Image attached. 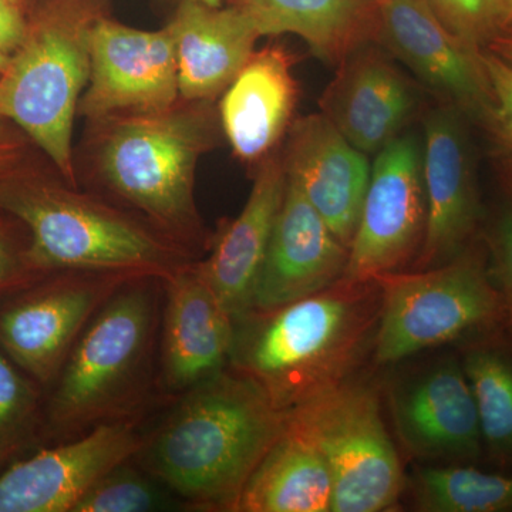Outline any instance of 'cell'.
I'll return each instance as SVG.
<instances>
[{
    "label": "cell",
    "instance_id": "7402d4cb",
    "mask_svg": "<svg viewBox=\"0 0 512 512\" xmlns=\"http://www.w3.org/2000/svg\"><path fill=\"white\" fill-rule=\"evenodd\" d=\"M285 49L252 53L221 101V120L234 153L245 161L264 157L291 124L298 83Z\"/></svg>",
    "mask_w": 512,
    "mask_h": 512
},
{
    "label": "cell",
    "instance_id": "6da1fadb",
    "mask_svg": "<svg viewBox=\"0 0 512 512\" xmlns=\"http://www.w3.org/2000/svg\"><path fill=\"white\" fill-rule=\"evenodd\" d=\"M382 292L376 279L338 284L235 318L229 367L288 413L352 379L373 350Z\"/></svg>",
    "mask_w": 512,
    "mask_h": 512
},
{
    "label": "cell",
    "instance_id": "1f68e13d",
    "mask_svg": "<svg viewBox=\"0 0 512 512\" xmlns=\"http://www.w3.org/2000/svg\"><path fill=\"white\" fill-rule=\"evenodd\" d=\"M28 23L23 20L19 5L12 0H0V47L6 53L15 52L23 42Z\"/></svg>",
    "mask_w": 512,
    "mask_h": 512
},
{
    "label": "cell",
    "instance_id": "52a82bcc",
    "mask_svg": "<svg viewBox=\"0 0 512 512\" xmlns=\"http://www.w3.org/2000/svg\"><path fill=\"white\" fill-rule=\"evenodd\" d=\"M286 424L319 448L333 480L332 512L392 511L406 477L370 384H340L286 413Z\"/></svg>",
    "mask_w": 512,
    "mask_h": 512
},
{
    "label": "cell",
    "instance_id": "4fadbf2b",
    "mask_svg": "<svg viewBox=\"0 0 512 512\" xmlns=\"http://www.w3.org/2000/svg\"><path fill=\"white\" fill-rule=\"evenodd\" d=\"M389 403L410 456L443 464H468L483 456L476 402L457 357H443L397 380Z\"/></svg>",
    "mask_w": 512,
    "mask_h": 512
},
{
    "label": "cell",
    "instance_id": "4dcf8cb0",
    "mask_svg": "<svg viewBox=\"0 0 512 512\" xmlns=\"http://www.w3.org/2000/svg\"><path fill=\"white\" fill-rule=\"evenodd\" d=\"M493 93V113L488 127L512 153V64L491 50L481 52Z\"/></svg>",
    "mask_w": 512,
    "mask_h": 512
},
{
    "label": "cell",
    "instance_id": "ba28073f",
    "mask_svg": "<svg viewBox=\"0 0 512 512\" xmlns=\"http://www.w3.org/2000/svg\"><path fill=\"white\" fill-rule=\"evenodd\" d=\"M204 116L173 107L136 114L114 127L104 144L101 168L111 187L158 224L194 234V174L207 147Z\"/></svg>",
    "mask_w": 512,
    "mask_h": 512
},
{
    "label": "cell",
    "instance_id": "836d02e7",
    "mask_svg": "<svg viewBox=\"0 0 512 512\" xmlns=\"http://www.w3.org/2000/svg\"><path fill=\"white\" fill-rule=\"evenodd\" d=\"M18 154V143L10 136L0 119V181Z\"/></svg>",
    "mask_w": 512,
    "mask_h": 512
},
{
    "label": "cell",
    "instance_id": "603a6c76",
    "mask_svg": "<svg viewBox=\"0 0 512 512\" xmlns=\"http://www.w3.org/2000/svg\"><path fill=\"white\" fill-rule=\"evenodd\" d=\"M332 505L333 480L325 457L285 423L245 485L235 512H332Z\"/></svg>",
    "mask_w": 512,
    "mask_h": 512
},
{
    "label": "cell",
    "instance_id": "5bb4252c",
    "mask_svg": "<svg viewBox=\"0 0 512 512\" xmlns=\"http://www.w3.org/2000/svg\"><path fill=\"white\" fill-rule=\"evenodd\" d=\"M143 446L131 421L97 424L86 436L6 470L0 476V512H73L101 478Z\"/></svg>",
    "mask_w": 512,
    "mask_h": 512
},
{
    "label": "cell",
    "instance_id": "8fae6325",
    "mask_svg": "<svg viewBox=\"0 0 512 512\" xmlns=\"http://www.w3.org/2000/svg\"><path fill=\"white\" fill-rule=\"evenodd\" d=\"M370 37L450 106L488 126L493 93L481 52L453 35L426 0L372 3Z\"/></svg>",
    "mask_w": 512,
    "mask_h": 512
},
{
    "label": "cell",
    "instance_id": "8d00e7d4",
    "mask_svg": "<svg viewBox=\"0 0 512 512\" xmlns=\"http://www.w3.org/2000/svg\"><path fill=\"white\" fill-rule=\"evenodd\" d=\"M9 59V53H6L5 50H2V47H0V73H2L3 70L6 69V66H8Z\"/></svg>",
    "mask_w": 512,
    "mask_h": 512
},
{
    "label": "cell",
    "instance_id": "e575fe53",
    "mask_svg": "<svg viewBox=\"0 0 512 512\" xmlns=\"http://www.w3.org/2000/svg\"><path fill=\"white\" fill-rule=\"evenodd\" d=\"M487 49L512 64V35L498 36L497 39L490 43Z\"/></svg>",
    "mask_w": 512,
    "mask_h": 512
},
{
    "label": "cell",
    "instance_id": "9a60e30c",
    "mask_svg": "<svg viewBox=\"0 0 512 512\" xmlns=\"http://www.w3.org/2000/svg\"><path fill=\"white\" fill-rule=\"evenodd\" d=\"M456 107L431 111L424 123L423 180L427 225L419 269L446 264L474 241L480 194L466 127Z\"/></svg>",
    "mask_w": 512,
    "mask_h": 512
},
{
    "label": "cell",
    "instance_id": "d6a6232c",
    "mask_svg": "<svg viewBox=\"0 0 512 512\" xmlns=\"http://www.w3.org/2000/svg\"><path fill=\"white\" fill-rule=\"evenodd\" d=\"M18 276V264L6 242L0 238V291L12 284Z\"/></svg>",
    "mask_w": 512,
    "mask_h": 512
},
{
    "label": "cell",
    "instance_id": "74e56055",
    "mask_svg": "<svg viewBox=\"0 0 512 512\" xmlns=\"http://www.w3.org/2000/svg\"><path fill=\"white\" fill-rule=\"evenodd\" d=\"M191 2H200V3H204V5H208V6H221L222 5V0H191Z\"/></svg>",
    "mask_w": 512,
    "mask_h": 512
},
{
    "label": "cell",
    "instance_id": "ab89813d",
    "mask_svg": "<svg viewBox=\"0 0 512 512\" xmlns=\"http://www.w3.org/2000/svg\"><path fill=\"white\" fill-rule=\"evenodd\" d=\"M367 2H369V3H375V2H379V0H367Z\"/></svg>",
    "mask_w": 512,
    "mask_h": 512
},
{
    "label": "cell",
    "instance_id": "e0dca14e",
    "mask_svg": "<svg viewBox=\"0 0 512 512\" xmlns=\"http://www.w3.org/2000/svg\"><path fill=\"white\" fill-rule=\"evenodd\" d=\"M163 285L161 379L167 392L183 394L227 369L235 319L195 265L164 279Z\"/></svg>",
    "mask_w": 512,
    "mask_h": 512
},
{
    "label": "cell",
    "instance_id": "5b68a950",
    "mask_svg": "<svg viewBox=\"0 0 512 512\" xmlns=\"http://www.w3.org/2000/svg\"><path fill=\"white\" fill-rule=\"evenodd\" d=\"M94 15L83 0H55L40 10L0 73V119L12 120L73 178L72 131L90 77Z\"/></svg>",
    "mask_w": 512,
    "mask_h": 512
},
{
    "label": "cell",
    "instance_id": "d6986e66",
    "mask_svg": "<svg viewBox=\"0 0 512 512\" xmlns=\"http://www.w3.org/2000/svg\"><path fill=\"white\" fill-rule=\"evenodd\" d=\"M284 165L288 180L350 248L372 174L367 154L322 113L311 114L293 124Z\"/></svg>",
    "mask_w": 512,
    "mask_h": 512
},
{
    "label": "cell",
    "instance_id": "f35d334b",
    "mask_svg": "<svg viewBox=\"0 0 512 512\" xmlns=\"http://www.w3.org/2000/svg\"><path fill=\"white\" fill-rule=\"evenodd\" d=\"M12 2H15L16 5H20V2H22V0H12Z\"/></svg>",
    "mask_w": 512,
    "mask_h": 512
},
{
    "label": "cell",
    "instance_id": "f546056e",
    "mask_svg": "<svg viewBox=\"0 0 512 512\" xmlns=\"http://www.w3.org/2000/svg\"><path fill=\"white\" fill-rule=\"evenodd\" d=\"M483 242L487 249L488 266L505 313V328L512 333V181L495 208L485 229Z\"/></svg>",
    "mask_w": 512,
    "mask_h": 512
},
{
    "label": "cell",
    "instance_id": "7a4b0ae2",
    "mask_svg": "<svg viewBox=\"0 0 512 512\" xmlns=\"http://www.w3.org/2000/svg\"><path fill=\"white\" fill-rule=\"evenodd\" d=\"M285 423L286 413L229 367L181 394L140 453L151 476L191 507L235 512Z\"/></svg>",
    "mask_w": 512,
    "mask_h": 512
},
{
    "label": "cell",
    "instance_id": "f1b7e54d",
    "mask_svg": "<svg viewBox=\"0 0 512 512\" xmlns=\"http://www.w3.org/2000/svg\"><path fill=\"white\" fill-rule=\"evenodd\" d=\"M0 348V456L16 446L29 429L36 409L32 384Z\"/></svg>",
    "mask_w": 512,
    "mask_h": 512
},
{
    "label": "cell",
    "instance_id": "8992f818",
    "mask_svg": "<svg viewBox=\"0 0 512 512\" xmlns=\"http://www.w3.org/2000/svg\"><path fill=\"white\" fill-rule=\"evenodd\" d=\"M382 292L373 343L377 365L505 328L484 242L474 239L446 264L376 278Z\"/></svg>",
    "mask_w": 512,
    "mask_h": 512
},
{
    "label": "cell",
    "instance_id": "83f0119b",
    "mask_svg": "<svg viewBox=\"0 0 512 512\" xmlns=\"http://www.w3.org/2000/svg\"><path fill=\"white\" fill-rule=\"evenodd\" d=\"M434 15L470 49L483 52L498 36L504 23L500 0H426Z\"/></svg>",
    "mask_w": 512,
    "mask_h": 512
},
{
    "label": "cell",
    "instance_id": "30bf717a",
    "mask_svg": "<svg viewBox=\"0 0 512 512\" xmlns=\"http://www.w3.org/2000/svg\"><path fill=\"white\" fill-rule=\"evenodd\" d=\"M134 278L77 272L23 293L0 308V348L37 383L52 382L87 323Z\"/></svg>",
    "mask_w": 512,
    "mask_h": 512
},
{
    "label": "cell",
    "instance_id": "9c48e42d",
    "mask_svg": "<svg viewBox=\"0 0 512 512\" xmlns=\"http://www.w3.org/2000/svg\"><path fill=\"white\" fill-rule=\"evenodd\" d=\"M343 281H373L419 256L427 225L423 148L412 134L376 154Z\"/></svg>",
    "mask_w": 512,
    "mask_h": 512
},
{
    "label": "cell",
    "instance_id": "3957f363",
    "mask_svg": "<svg viewBox=\"0 0 512 512\" xmlns=\"http://www.w3.org/2000/svg\"><path fill=\"white\" fill-rule=\"evenodd\" d=\"M158 281L143 276L121 285L74 343L49 406L60 433L126 420L143 402L158 329Z\"/></svg>",
    "mask_w": 512,
    "mask_h": 512
},
{
    "label": "cell",
    "instance_id": "2e32d148",
    "mask_svg": "<svg viewBox=\"0 0 512 512\" xmlns=\"http://www.w3.org/2000/svg\"><path fill=\"white\" fill-rule=\"evenodd\" d=\"M348 261L349 248L288 180L249 311L278 308L325 291L343 278Z\"/></svg>",
    "mask_w": 512,
    "mask_h": 512
},
{
    "label": "cell",
    "instance_id": "4316f807",
    "mask_svg": "<svg viewBox=\"0 0 512 512\" xmlns=\"http://www.w3.org/2000/svg\"><path fill=\"white\" fill-rule=\"evenodd\" d=\"M167 505L157 485L124 463L101 478L73 512H150Z\"/></svg>",
    "mask_w": 512,
    "mask_h": 512
},
{
    "label": "cell",
    "instance_id": "484cf974",
    "mask_svg": "<svg viewBox=\"0 0 512 512\" xmlns=\"http://www.w3.org/2000/svg\"><path fill=\"white\" fill-rule=\"evenodd\" d=\"M412 491L417 511L512 512V476L470 464L417 468Z\"/></svg>",
    "mask_w": 512,
    "mask_h": 512
},
{
    "label": "cell",
    "instance_id": "d590c367",
    "mask_svg": "<svg viewBox=\"0 0 512 512\" xmlns=\"http://www.w3.org/2000/svg\"><path fill=\"white\" fill-rule=\"evenodd\" d=\"M501 12H503V35H512V0H500Z\"/></svg>",
    "mask_w": 512,
    "mask_h": 512
},
{
    "label": "cell",
    "instance_id": "7c38bea8",
    "mask_svg": "<svg viewBox=\"0 0 512 512\" xmlns=\"http://www.w3.org/2000/svg\"><path fill=\"white\" fill-rule=\"evenodd\" d=\"M89 83L80 111L90 119L171 109L180 96L173 32L168 25L150 32L99 16L90 30Z\"/></svg>",
    "mask_w": 512,
    "mask_h": 512
},
{
    "label": "cell",
    "instance_id": "ac0fdd59",
    "mask_svg": "<svg viewBox=\"0 0 512 512\" xmlns=\"http://www.w3.org/2000/svg\"><path fill=\"white\" fill-rule=\"evenodd\" d=\"M338 66L320 99L322 114L357 150L379 154L412 119L416 94L384 52L366 42Z\"/></svg>",
    "mask_w": 512,
    "mask_h": 512
},
{
    "label": "cell",
    "instance_id": "60d3db41",
    "mask_svg": "<svg viewBox=\"0 0 512 512\" xmlns=\"http://www.w3.org/2000/svg\"><path fill=\"white\" fill-rule=\"evenodd\" d=\"M0 460H2V456H0Z\"/></svg>",
    "mask_w": 512,
    "mask_h": 512
},
{
    "label": "cell",
    "instance_id": "44dd1931",
    "mask_svg": "<svg viewBox=\"0 0 512 512\" xmlns=\"http://www.w3.org/2000/svg\"><path fill=\"white\" fill-rule=\"evenodd\" d=\"M285 165L269 158L256 175L254 187L237 220L229 222L198 274L235 318L251 308L252 295L276 218L284 202Z\"/></svg>",
    "mask_w": 512,
    "mask_h": 512
},
{
    "label": "cell",
    "instance_id": "cb8c5ba5",
    "mask_svg": "<svg viewBox=\"0 0 512 512\" xmlns=\"http://www.w3.org/2000/svg\"><path fill=\"white\" fill-rule=\"evenodd\" d=\"M248 15L261 36L292 33L323 62L339 64L370 39L372 3L367 0H229Z\"/></svg>",
    "mask_w": 512,
    "mask_h": 512
},
{
    "label": "cell",
    "instance_id": "ffe728a7",
    "mask_svg": "<svg viewBox=\"0 0 512 512\" xmlns=\"http://www.w3.org/2000/svg\"><path fill=\"white\" fill-rule=\"evenodd\" d=\"M175 43L178 90L185 100L224 93L254 53L261 33L242 10L181 0L168 23Z\"/></svg>",
    "mask_w": 512,
    "mask_h": 512
},
{
    "label": "cell",
    "instance_id": "d4e9b609",
    "mask_svg": "<svg viewBox=\"0 0 512 512\" xmlns=\"http://www.w3.org/2000/svg\"><path fill=\"white\" fill-rule=\"evenodd\" d=\"M501 329L467 340L460 360L476 402L484 451L498 466L512 468V343Z\"/></svg>",
    "mask_w": 512,
    "mask_h": 512
},
{
    "label": "cell",
    "instance_id": "277c9868",
    "mask_svg": "<svg viewBox=\"0 0 512 512\" xmlns=\"http://www.w3.org/2000/svg\"><path fill=\"white\" fill-rule=\"evenodd\" d=\"M0 208L28 225L26 259L35 269L151 276L191 264L170 242L119 212L72 192L30 181H0Z\"/></svg>",
    "mask_w": 512,
    "mask_h": 512
}]
</instances>
